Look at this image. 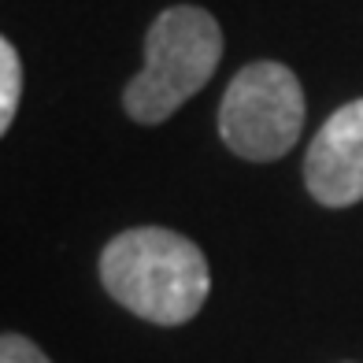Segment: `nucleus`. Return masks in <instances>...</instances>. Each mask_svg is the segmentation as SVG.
<instances>
[{
  "instance_id": "obj_6",
  "label": "nucleus",
  "mask_w": 363,
  "mask_h": 363,
  "mask_svg": "<svg viewBox=\"0 0 363 363\" xmlns=\"http://www.w3.org/2000/svg\"><path fill=\"white\" fill-rule=\"evenodd\" d=\"M0 363H52V359H48L30 337L8 330V334L0 337Z\"/></svg>"
},
{
  "instance_id": "obj_5",
  "label": "nucleus",
  "mask_w": 363,
  "mask_h": 363,
  "mask_svg": "<svg viewBox=\"0 0 363 363\" xmlns=\"http://www.w3.org/2000/svg\"><path fill=\"white\" fill-rule=\"evenodd\" d=\"M23 101V60L8 38H0V134H8Z\"/></svg>"
},
{
  "instance_id": "obj_4",
  "label": "nucleus",
  "mask_w": 363,
  "mask_h": 363,
  "mask_svg": "<svg viewBox=\"0 0 363 363\" xmlns=\"http://www.w3.org/2000/svg\"><path fill=\"white\" fill-rule=\"evenodd\" d=\"M304 186L323 208L363 201V96L341 104L304 152Z\"/></svg>"
},
{
  "instance_id": "obj_3",
  "label": "nucleus",
  "mask_w": 363,
  "mask_h": 363,
  "mask_svg": "<svg viewBox=\"0 0 363 363\" xmlns=\"http://www.w3.org/2000/svg\"><path fill=\"white\" fill-rule=\"evenodd\" d=\"M304 119L308 104L301 78L278 60H256L230 78L216 126L234 156L249 163H271L296 148Z\"/></svg>"
},
{
  "instance_id": "obj_1",
  "label": "nucleus",
  "mask_w": 363,
  "mask_h": 363,
  "mask_svg": "<svg viewBox=\"0 0 363 363\" xmlns=\"http://www.w3.org/2000/svg\"><path fill=\"white\" fill-rule=\"evenodd\" d=\"M96 271L115 304L152 326L189 323L211 293L204 249L167 226H130L115 234Z\"/></svg>"
},
{
  "instance_id": "obj_2",
  "label": "nucleus",
  "mask_w": 363,
  "mask_h": 363,
  "mask_svg": "<svg viewBox=\"0 0 363 363\" xmlns=\"http://www.w3.org/2000/svg\"><path fill=\"white\" fill-rule=\"evenodd\" d=\"M223 26L196 4L163 8L145 34V67L126 82L123 108L134 123L156 126L196 96L219 71Z\"/></svg>"
}]
</instances>
